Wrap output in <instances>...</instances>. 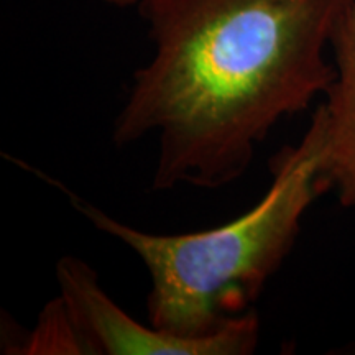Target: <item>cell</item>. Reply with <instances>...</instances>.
I'll return each instance as SVG.
<instances>
[{"instance_id":"1","label":"cell","mask_w":355,"mask_h":355,"mask_svg":"<svg viewBox=\"0 0 355 355\" xmlns=\"http://www.w3.org/2000/svg\"><path fill=\"white\" fill-rule=\"evenodd\" d=\"M347 3L141 0L153 56L133 73L112 144L157 140L153 191L232 184L283 119L327 92Z\"/></svg>"},{"instance_id":"2","label":"cell","mask_w":355,"mask_h":355,"mask_svg":"<svg viewBox=\"0 0 355 355\" xmlns=\"http://www.w3.org/2000/svg\"><path fill=\"white\" fill-rule=\"evenodd\" d=\"M322 150L324 119L318 107L300 144L273 158L272 184L260 201L234 220L201 232H145L76 196L71 202L145 265L148 322L175 336L204 337L254 309L291 254L311 204L327 193Z\"/></svg>"},{"instance_id":"3","label":"cell","mask_w":355,"mask_h":355,"mask_svg":"<svg viewBox=\"0 0 355 355\" xmlns=\"http://www.w3.org/2000/svg\"><path fill=\"white\" fill-rule=\"evenodd\" d=\"M56 279L86 355H250L259 345L255 309L209 336L181 337L133 319L105 293L96 270L78 257L58 260Z\"/></svg>"},{"instance_id":"4","label":"cell","mask_w":355,"mask_h":355,"mask_svg":"<svg viewBox=\"0 0 355 355\" xmlns=\"http://www.w3.org/2000/svg\"><path fill=\"white\" fill-rule=\"evenodd\" d=\"M334 81L319 104L324 119L321 176L327 193L355 207V0H349L331 42Z\"/></svg>"},{"instance_id":"5","label":"cell","mask_w":355,"mask_h":355,"mask_svg":"<svg viewBox=\"0 0 355 355\" xmlns=\"http://www.w3.org/2000/svg\"><path fill=\"white\" fill-rule=\"evenodd\" d=\"M20 354L84 355L86 347L61 296L44 306L38 324L28 336Z\"/></svg>"},{"instance_id":"6","label":"cell","mask_w":355,"mask_h":355,"mask_svg":"<svg viewBox=\"0 0 355 355\" xmlns=\"http://www.w3.org/2000/svg\"><path fill=\"white\" fill-rule=\"evenodd\" d=\"M107 6L117 7V8H130V7H137L141 0H102Z\"/></svg>"}]
</instances>
